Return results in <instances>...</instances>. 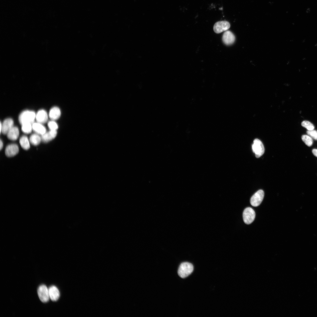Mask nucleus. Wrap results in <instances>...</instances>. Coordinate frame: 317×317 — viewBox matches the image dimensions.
I'll list each match as a JSON object with an SVG mask.
<instances>
[{
	"mask_svg": "<svg viewBox=\"0 0 317 317\" xmlns=\"http://www.w3.org/2000/svg\"><path fill=\"white\" fill-rule=\"evenodd\" d=\"M36 114L33 111L25 110L19 115L18 120L21 125L26 123L32 124L36 119Z\"/></svg>",
	"mask_w": 317,
	"mask_h": 317,
	"instance_id": "1",
	"label": "nucleus"
},
{
	"mask_svg": "<svg viewBox=\"0 0 317 317\" xmlns=\"http://www.w3.org/2000/svg\"><path fill=\"white\" fill-rule=\"evenodd\" d=\"M193 266L190 263L184 262L179 266L178 273V275L181 278H185L190 275L193 272Z\"/></svg>",
	"mask_w": 317,
	"mask_h": 317,
	"instance_id": "2",
	"label": "nucleus"
},
{
	"mask_svg": "<svg viewBox=\"0 0 317 317\" xmlns=\"http://www.w3.org/2000/svg\"><path fill=\"white\" fill-rule=\"evenodd\" d=\"M252 149L253 151L255 154L256 157L257 158L261 156L264 152V148L262 142L257 139L254 140Z\"/></svg>",
	"mask_w": 317,
	"mask_h": 317,
	"instance_id": "3",
	"label": "nucleus"
},
{
	"mask_svg": "<svg viewBox=\"0 0 317 317\" xmlns=\"http://www.w3.org/2000/svg\"><path fill=\"white\" fill-rule=\"evenodd\" d=\"M255 213L254 210L250 207L246 208L243 213V218L244 222L247 224L251 223L254 220Z\"/></svg>",
	"mask_w": 317,
	"mask_h": 317,
	"instance_id": "4",
	"label": "nucleus"
},
{
	"mask_svg": "<svg viewBox=\"0 0 317 317\" xmlns=\"http://www.w3.org/2000/svg\"><path fill=\"white\" fill-rule=\"evenodd\" d=\"M37 292L39 298L42 302L46 303L49 301L50 299L49 290L45 285L40 286L38 288Z\"/></svg>",
	"mask_w": 317,
	"mask_h": 317,
	"instance_id": "5",
	"label": "nucleus"
},
{
	"mask_svg": "<svg viewBox=\"0 0 317 317\" xmlns=\"http://www.w3.org/2000/svg\"><path fill=\"white\" fill-rule=\"evenodd\" d=\"M264 196L263 190H260L256 192L250 199V203L254 207H257L261 203Z\"/></svg>",
	"mask_w": 317,
	"mask_h": 317,
	"instance_id": "6",
	"label": "nucleus"
},
{
	"mask_svg": "<svg viewBox=\"0 0 317 317\" xmlns=\"http://www.w3.org/2000/svg\"><path fill=\"white\" fill-rule=\"evenodd\" d=\"M230 27V23L225 21H222L216 22L213 26L214 32L217 33H220L228 30Z\"/></svg>",
	"mask_w": 317,
	"mask_h": 317,
	"instance_id": "7",
	"label": "nucleus"
},
{
	"mask_svg": "<svg viewBox=\"0 0 317 317\" xmlns=\"http://www.w3.org/2000/svg\"><path fill=\"white\" fill-rule=\"evenodd\" d=\"M19 148L17 145L12 144L8 145L6 148L5 154L8 157H13L16 155L18 152Z\"/></svg>",
	"mask_w": 317,
	"mask_h": 317,
	"instance_id": "8",
	"label": "nucleus"
},
{
	"mask_svg": "<svg viewBox=\"0 0 317 317\" xmlns=\"http://www.w3.org/2000/svg\"><path fill=\"white\" fill-rule=\"evenodd\" d=\"M222 41L225 45H229L232 44L235 40V37L233 33L229 31H226L222 36Z\"/></svg>",
	"mask_w": 317,
	"mask_h": 317,
	"instance_id": "9",
	"label": "nucleus"
},
{
	"mask_svg": "<svg viewBox=\"0 0 317 317\" xmlns=\"http://www.w3.org/2000/svg\"><path fill=\"white\" fill-rule=\"evenodd\" d=\"M13 125L14 121L12 119L9 118L5 119L1 124V132H2L4 134H6L14 126Z\"/></svg>",
	"mask_w": 317,
	"mask_h": 317,
	"instance_id": "10",
	"label": "nucleus"
},
{
	"mask_svg": "<svg viewBox=\"0 0 317 317\" xmlns=\"http://www.w3.org/2000/svg\"><path fill=\"white\" fill-rule=\"evenodd\" d=\"M48 118L47 113L44 110H40L36 114V119L38 122L42 124L45 123Z\"/></svg>",
	"mask_w": 317,
	"mask_h": 317,
	"instance_id": "11",
	"label": "nucleus"
},
{
	"mask_svg": "<svg viewBox=\"0 0 317 317\" xmlns=\"http://www.w3.org/2000/svg\"><path fill=\"white\" fill-rule=\"evenodd\" d=\"M57 134L56 130H50L41 136L42 141L44 143L48 142L55 138Z\"/></svg>",
	"mask_w": 317,
	"mask_h": 317,
	"instance_id": "12",
	"label": "nucleus"
},
{
	"mask_svg": "<svg viewBox=\"0 0 317 317\" xmlns=\"http://www.w3.org/2000/svg\"><path fill=\"white\" fill-rule=\"evenodd\" d=\"M48 290L50 299L52 301H57L60 296L58 289L55 286H52L49 288Z\"/></svg>",
	"mask_w": 317,
	"mask_h": 317,
	"instance_id": "13",
	"label": "nucleus"
},
{
	"mask_svg": "<svg viewBox=\"0 0 317 317\" xmlns=\"http://www.w3.org/2000/svg\"><path fill=\"white\" fill-rule=\"evenodd\" d=\"M32 129L36 133L41 136L44 134L46 130L45 127L42 124L38 122H34L32 124Z\"/></svg>",
	"mask_w": 317,
	"mask_h": 317,
	"instance_id": "14",
	"label": "nucleus"
},
{
	"mask_svg": "<svg viewBox=\"0 0 317 317\" xmlns=\"http://www.w3.org/2000/svg\"><path fill=\"white\" fill-rule=\"evenodd\" d=\"M8 138L13 141L17 140L19 135V131L16 127L13 126L8 132L7 134Z\"/></svg>",
	"mask_w": 317,
	"mask_h": 317,
	"instance_id": "15",
	"label": "nucleus"
},
{
	"mask_svg": "<svg viewBox=\"0 0 317 317\" xmlns=\"http://www.w3.org/2000/svg\"><path fill=\"white\" fill-rule=\"evenodd\" d=\"M61 115V112L60 109L57 107H54L50 109L49 116L50 119L53 120L59 119Z\"/></svg>",
	"mask_w": 317,
	"mask_h": 317,
	"instance_id": "16",
	"label": "nucleus"
},
{
	"mask_svg": "<svg viewBox=\"0 0 317 317\" xmlns=\"http://www.w3.org/2000/svg\"><path fill=\"white\" fill-rule=\"evenodd\" d=\"M19 143L20 145L23 149L27 150L30 148V143L29 139L26 136H22L20 139Z\"/></svg>",
	"mask_w": 317,
	"mask_h": 317,
	"instance_id": "17",
	"label": "nucleus"
},
{
	"mask_svg": "<svg viewBox=\"0 0 317 317\" xmlns=\"http://www.w3.org/2000/svg\"><path fill=\"white\" fill-rule=\"evenodd\" d=\"M29 140L30 143L34 146L38 145L42 141L41 136L36 133L31 134Z\"/></svg>",
	"mask_w": 317,
	"mask_h": 317,
	"instance_id": "18",
	"label": "nucleus"
},
{
	"mask_svg": "<svg viewBox=\"0 0 317 317\" xmlns=\"http://www.w3.org/2000/svg\"><path fill=\"white\" fill-rule=\"evenodd\" d=\"M302 140L305 144L308 146L313 144V139L308 135H303L301 136Z\"/></svg>",
	"mask_w": 317,
	"mask_h": 317,
	"instance_id": "19",
	"label": "nucleus"
},
{
	"mask_svg": "<svg viewBox=\"0 0 317 317\" xmlns=\"http://www.w3.org/2000/svg\"><path fill=\"white\" fill-rule=\"evenodd\" d=\"M32 124L29 123H26L22 125L21 129L23 132L26 134L31 133L33 129Z\"/></svg>",
	"mask_w": 317,
	"mask_h": 317,
	"instance_id": "20",
	"label": "nucleus"
},
{
	"mask_svg": "<svg viewBox=\"0 0 317 317\" xmlns=\"http://www.w3.org/2000/svg\"><path fill=\"white\" fill-rule=\"evenodd\" d=\"M301 125L308 131L314 130L315 128L314 125L310 122L308 121L305 120L303 121L301 123Z\"/></svg>",
	"mask_w": 317,
	"mask_h": 317,
	"instance_id": "21",
	"label": "nucleus"
},
{
	"mask_svg": "<svg viewBox=\"0 0 317 317\" xmlns=\"http://www.w3.org/2000/svg\"><path fill=\"white\" fill-rule=\"evenodd\" d=\"M48 125L50 130H56L58 128V124L53 120L49 121L48 122Z\"/></svg>",
	"mask_w": 317,
	"mask_h": 317,
	"instance_id": "22",
	"label": "nucleus"
},
{
	"mask_svg": "<svg viewBox=\"0 0 317 317\" xmlns=\"http://www.w3.org/2000/svg\"><path fill=\"white\" fill-rule=\"evenodd\" d=\"M307 135L311 137L313 139L317 140V131L312 130L307 131L306 132Z\"/></svg>",
	"mask_w": 317,
	"mask_h": 317,
	"instance_id": "23",
	"label": "nucleus"
},
{
	"mask_svg": "<svg viewBox=\"0 0 317 317\" xmlns=\"http://www.w3.org/2000/svg\"><path fill=\"white\" fill-rule=\"evenodd\" d=\"M312 152L313 154L316 157H317V149H313L312 150Z\"/></svg>",
	"mask_w": 317,
	"mask_h": 317,
	"instance_id": "24",
	"label": "nucleus"
},
{
	"mask_svg": "<svg viewBox=\"0 0 317 317\" xmlns=\"http://www.w3.org/2000/svg\"><path fill=\"white\" fill-rule=\"evenodd\" d=\"M3 141H2L1 139L0 141V150H1V149L3 148Z\"/></svg>",
	"mask_w": 317,
	"mask_h": 317,
	"instance_id": "25",
	"label": "nucleus"
}]
</instances>
